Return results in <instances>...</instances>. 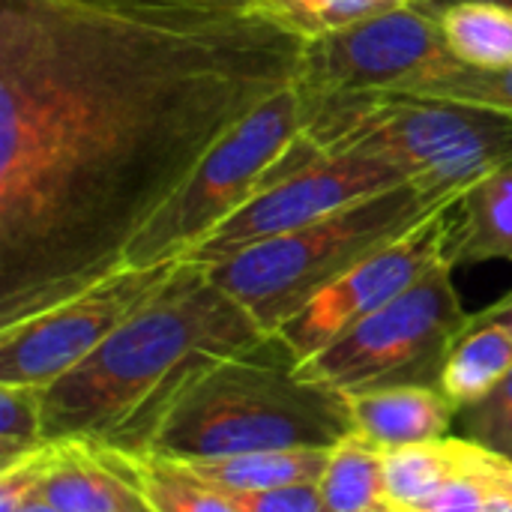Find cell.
I'll list each match as a JSON object with an SVG mask.
<instances>
[{"label": "cell", "mask_w": 512, "mask_h": 512, "mask_svg": "<svg viewBox=\"0 0 512 512\" xmlns=\"http://www.w3.org/2000/svg\"><path fill=\"white\" fill-rule=\"evenodd\" d=\"M408 180L411 177L387 159L363 153L315 156L297 171L267 183L186 258L201 267H216L255 243L300 231L330 213H339L375 192Z\"/></svg>", "instance_id": "30bf717a"}, {"label": "cell", "mask_w": 512, "mask_h": 512, "mask_svg": "<svg viewBox=\"0 0 512 512\" xmlns=\"http://www.w3.org/2000/svg\"><path fill=\"white\" fill-rule=\"evenodd\" d=\"M453 270L444 258L384 309L306 360L300 372L345 396L381 384L423 381L426 375L438 378L450 348L471 324L456 294Z\"/></svg>", "instance_id": "52a82bcc"}, {"label": "cell", "mask_w": 512, "mask_h": 512, "mask_svg": "<svg viewBox=\"0 0 512 512\" xmlns=\"http://www.w3.org/2000/svg\"><path fill=\"white\" fill-rule=\"evenodd\" d=\"M459 198H444L420 180L375 192L300 231L255 243L207 267L264 333H279L315 294L351 267L390 246L423 219Z\"/></svg>", "instance_id": "5b68a950"}, {"label": "cell", "mask_w": 512, "mask_h": 512, "mask_svg": "<svg viewBox=\"0 0 512 512\" xmlns=\"http://www.w3.org/2000/svg\"><path fill=\"white\" fill-rule=\"evenodd\" d=\"M306 126V105L297 84L258 105L234 126L144 225L126 252V267H153L186 258L252 195L270 168Z\"/></svg>", "instance_id": "8992f818"}, {"label": "cell", "mask_w": 512, "mask_h": 512, "mask_svg": "<svg viewBox=\"0 0 512 512\" xmlns=\"http://www.w3.org/2000/svg\"><path fill=\"white\" fill-rule=\"evenodd\" d=\"M54 456H57V444H45L42 450L0 471V512H18L24 501H30L45 486Z\"/></svg>", "instance_id": "d4e9b609"}, {"label": "cell", "mask_w": 512, "mask_h": 512, "mask_svg": "<svg viewBox=\"0 0 512 512\" xmlns=\"http://www.w3.org/2000/svg\"><path fill=\"white\" fill-rule=\"evenodd\" d=\"M18 512H60V510H57V507L42 495V489H39L30 501H24V504H21V510Z\"/></svg>", "instance_id": "f1b7e54d"}, {"label": "cell", "mask_w": 512, "mask_h": 512, "mask_svg": "<svg viewBox=\"0 0 512 512\" xmlns=\"http://www.w3.org/2000/svg\"><path fill=\"white\" fill-rule=\"evenodd\" d=\"M264 336L207 267L183 258L132 318L42 390V435L48 444H96L120 429L192 357L237 354Z\"/></svg>", "instance_id": "7a4b0ae2"}, {"label": "cell", "mask_w": 512, "mask_h": 512, "mask_svg": "<svg viewBox=\"0 0 512 512\" xmlns=\"http://www.w3.org/2000/svg\"><path fill=\"white\" fill-rule=\"evenodd\" d=\"M303 48L255 0H0V330L123 270Z\"/></svg>", "instance_id": "6da1fadb"}, {"label": "cell", "mask_w": 512, "mask_h": 512, "mask_svg": "<svg viewBox=\"0 0 512 512\" xmlns=\"http://www.w3.org/2000/svg\"><path fill=\"white\" fill-rule=\"evenodd\" d=\"M333 450L324 447H291V450H258L225 459H195L174 462L198 483L219 495L237 492H270L285 486L321 483Z\"/></svg>", "instance_id": "5bb4252c"}, {"label": "cell", "mask_w": 512, "mask_h": 512, "mask_svg": "<svg viewBox=\"0 0 512 512\" xmlns=\"http://www.w3.org/2000/svg\"><path fill=\"white\" fill-rule=\"evenodd\" d=\"M42 390L0 384V471L42 450Z\"/></svg>", "instance_id": "603a6c76"}, {"label": "cell", "mask_w": 512, "mask_h": 512, "mask_svg": "<svg viewBox=\"0 0 512 512\" xmlns=\"http://www.w3.org/2000/svg\"><path fill=\"white\" fill-rule=\"evenodd\" d=\"M456 423L465 432L462 438L512 462V372L483 402L462 408Z\"/></svg>", "instance_id": "cb8c5ba5"}, {"label": "cell", "mask_w": 512, "mask_h": 512, "mask_svg": "<svg viewBox=\"0 0 512 512\" xmlns=\"http://www.w3.org/2000/svg\"><path fill=\"white\" fill-rule=\"evenodd\" d=\"M183 261V258H180ZM180 261L123 267L87 291L0 330V384L51 387L132 318Z\"/></svg>", "instance_id": "9c48e42d"}, {"label": "cell", "mask_w": 512, "mask_h": 512, "mask_svg": "<svg viewBox=\"0 0 512 512\" xmlns=\"http://www.w3.org/2000/svg\"><path fill=\"white\" fill-rule=\"evenodd\" d=\"M327 512H381L384 501V453L360 435L333 447L330 465L321 477Z\"/></svg>", "instance_id": "d6986e66"}, {"label": "cell", "mask_w": 512, "mask_h": 512, "mask_svg": "<svg viewBox=\"0 0 512 512\" xmlns=\"http://www.w3.org/2000/svg\"><path fill=\"white\" fill-rule=\"evenodd\" d=\"M354 414V435L381 453L447 438L459 408L438 384L405 381L348 393Z\"/></svg>", "instance_id": "7c38bea8"}, {"label": "cell", "mask_w": 512, "mask_h": 512, "mask_svg": "<svg viewBox=\"0 0 512 512\" xmlns=\"http://www.w3.org/2000/svg\"><path fill=\"white\" fill-rule=\"evenodd\" d=\"M498 512H512V504H507V507H501V510Z\"/></svg>", "instance_id": "f546056e"}, {"label": "cell", "mask_w": 512, "mask_h": 512, "mask_svg": "<svg viewBox=\"0 0 512 512\" xmlns=\"http://www.w3.org/2000/svg\"><path fill=\"white\" fill-rule=\"evenodd\" d=\"M447 261H512V162L480 177L453 204Z\"/></svg>", "instance_id": "4fadbf2b"}, {"label": "cell", "mask_w": 512, "mask_h": 512, "mask_svg": "<svg viewBox=\"0 0 512 512\" xmlns=\"http://www.w3.org/2000/svg\"><path fill=\"white\" fill-rule=\"evenodd\" d=\"M93 447V444H90ZM135 492L144 498L150 512H237L228 498L213 492L210 486L189 477L183 468L153 456H126L93 447Z\"/></svg>", "instance_id": "ac0fdd59"}, {"label": "cell", "mask_w": 512, "mask_h": 512, "mask_svg": "<svg viewBox=\"0 0 512 512\" xmlns=\"http://www.w3.org/2000/svg\"><path fill=\"white\" fill-rule=\"evenodd\" d=\"M477 321H492V324H504L507 330H512V291L504 297V300H498L495 306H489V309H483L480 315H474Z\"/></svg>", "instance_id": "4316f807"}, {"label": "cell", "mask_w": 512, "mask_h": 512, "mask_svg": "<svg viewBox=\"0 0 512 512\" xmlns=\"http://www.w3.org/2000/svg\"><path fill=\"white\" fill-rule=\"evenodd\" d=\"M438 21L456 60L486 69L512 66V6L459 3Z\"/></svg>", "instance_id": "ffe728a7"}, {"label": "cell", "mask_w": 512, "mask_h": 512, "mask_svg": "<svg viewBox=\"0 0 512 512\" xmlns=\"http://www.w3.org/2000/svg\"><path fill=\"white\" fill-rule=\"evenodd\" d=\"M306 105V102H303ZM363 153L387 159L444 198L512 162V117L462 102L405 93L336 96L306 105V126L261 189L315 156Z\"/></svg>", "instance_id": "277c9868"}, {"label": "cell", "mask_w": 512, "mask_h": 512, "mask_svg": "<svg viewBox=\"0 0 512 512\" xmlns=\"http://www.w3.org/2000/svg\"><path fill=\"white\" fill-rule=\"evenodd\" d=\"M453 60L441 21L405 3L345 30L306 39L297 90L306 105L336 96L402 93Z\"/></svg>", "instance_id": "ba28073f"}, {"label": "cell", "mask_w": 512, "mask_h": 512, "mask_svg": "<svg viewBox=\"0 0 512 512\" xmlns=\"http://www.w3.org/2000/svg\"><path fill=\"white\" fill-rule=\"evenodd\" d=\"M477 444L468 438H438L429 444L384 453V501L387 510H423L453 477L474 459Z\"/></svg>", "instance_id": "2e32d148"}, {"label": "cell", "mask_w": 512, "mask_h": 512, "mask_svg": "<svg viewBox=\"0 0 512 512\" xmlns=\"http://www.w3.org/2000/svg\"><path fill=\"white\" fill-rule=\"evenodd\" d=\"M222 498H228V504L237 512H327L318 483L285 486L270 492H237Z\"/></svg>", "instance_id": "484cf974"}, {"label": "cell", "mask_w": 512, "mask_h": 512, "mask_svg": "<svg viewBox=\"0 0 512 512\" xmlns=\"http://www.w3.org/2000/svg\"><path fill=\"white\" fill-rule=\"evenodd\" d=\"M270 18L303 39H315L369 21L411 0H255Z\"/></svg>", "instance_id": "7402d4cb"}, {"label": "cell", "mask_w": 512, "mask_h": 512, "mask_svg": "<svg viewBox=\"0 0 512 512\" xmlns=\"http://www.w3.org/2000/svg\"><path fill=\"white\" fill-rule=\"evenodd\" d=\"M351 435L348 396L306 378L288 342L267 333L192 375L141 456L195 462L291 447L333 450Z\"/></svg>", "instance_id": "3957f363"}, {"label": "cell", "mask_w": 512, "mask_h": 512, "mask_svg": "<svg viewBox=\"0 0 512 512\" xmlns=\"http://www.w3.org/2000/svg\"><path fill=\"white\" fill-rule=\"evenodd\" d=\"M450 225L453 204L441 207L417 228L351 267L345 276L315 294L288 324H282L279 336L288 342L300 366L420 282L435 264H441L447 258Z\"/></svg>", "instance_id": "8fae6325"}, {"label": "cell", "mask_w": 512, "mask_h": 512, "mask_svg": "<svg viewBox=\"0 0 512 512\" xmlns=\"http://www.w3.org/2000/svg\"><path fill=\"white\" fill-rule=\"evenodd\" d=\"M411 3L426 9L435 18H441V12H447L450 6H459V3H504V6H512V0H411Z\"/></svg>", "instance_id": "83f0119b"}, {"label": "cell", "mask_w": 512, "mask_h": 512, "mask_svg": "<svg viewBox=\"0 0 512 512\" xmlns=\"http://www.w3.org/2000/svg\"><path fill=\"white\" fill-rule=\"evenodd\" d=\"M512 372V330L504 324L477 321L471 315V324L450 348L438 387L444 396L462 411L477 402H483L507 375Z\"/></svg>", "instance_id": "e0dca14e"}, {"label": "cell", "mask_w": 512, "mask_h": 512, "mask_svg": "<svg viewBox=\"0 0 512 512\" xmlns=\"http://www.w3.org/2000/svg\"><path fill=\"white\" fill-rule=\"evenodd\" d=\"M42 495L60 512H150L135 486L84 441L57 444Z\"/></svg>", "instance_id": "9a60e30c"}, {"label": "cell", "mask_w": 512, "mask_h": 512, "mask_svg": "<svg viewBox=\"0 0 512 512\" xmlns=\"http://www.w3.org/2000/svg\"><path fill=\"white\" fill-rule=\"evenodd\" d=\"M405 96H423V99H444V102H462L483 111L507 114L512 117V66H471L462 60H453L450 66L438 69L435 75H426L423 81L402 90Z\"/></svg>", "instance_id": "44dd1931"}]
</instances>
